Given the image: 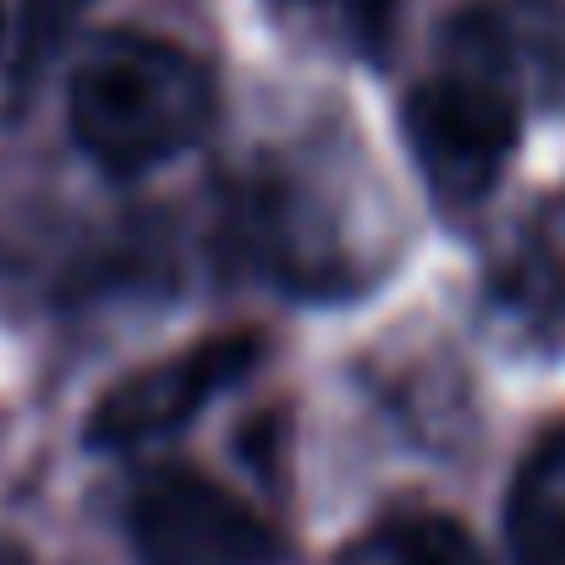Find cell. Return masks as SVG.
<instances>
[{"mask_svg":"<svg viewBox=\"0 0 565 565\" xmlns=\"http://www.w3.org/2000/svg\"><path fill=\"white\" fill-rule=\"evenodd\" d=\"M66 116L94 166L138 177L188 154L209 132L214 83L192 50L121 28L83 44L66 83Z\"/></svg>","mask_w":565,"mask_h":565,"instance_id":"6da1fadb","label":"cell"},{"mask_svg":"<svg viewBox=\"0 0 565 565\" xmlns=\"http://www.w3.org/2000/svg\"><path fill=\"white\" fill-rule=\"evenodd\" d=\"M516 6H478L450 33V66L406 110V143L423 182L450 203H478L522 138L516 105Z\"/></svg>","mask_w":565,"mask_h":565,"instance_id":"7a4b0ae2","label":"cell"},{"mask_svg":"<svg viewBox=\"0 0 565 565\" xmlns=\"http://www.w3.org/2000/svg\"><path fill=\"white\" fill-rule=\"evenodd\" d=\"M138 565H280V533L231 489L198 472H160L132 494Z\"/></svg>","mask_w":565,"mask_h":565,"instance_id":"3957f363","label":"cell"},{"mask_svg":"<svg viewBox=\"0 0 565 565\" xmlns=\"http://www.w3.org/2000/svg\"><path fill=\"white\" fill-rule=\"evenodd\" d=\"M258 363H264L258 330L209 335L166 363H149L99 395V406L88 412V445L94 450H138L149 439H166V434L188 428L220 390L247 379Z\"/></svg>","mask_w":565,"mask_h":565,"instance_id":"277c9868","label":"cell"},{"mask_svg":"<svg viewBox=\"0 0 565 565\" xmlns=\"http://www.w3.org/2000/svg\"><path fill=\"white\" fill-rule=\"evenodd\" d=\"M505 544L511 565H565V423L527 450L511 478Z\"/></svg>","mask_w":565,"mask_h":565,"instance_id":"5b68a950","label":"cell"},{"mask_svg":"<svg viewBox=\"0 0 565 565\" xmlns=\"http://www.w3.org/2000/svg\"><path fill=\"white\" fill-rule=\"evenodd\" d=\"M335 565H494L450 516H390L352 539Z\"/></svg>","mask_w":565,"mask_h":565,"instance_id":"8992f818","label":"cell"},{"mask_svg":"<svg viewBox=\"0 0 565 565\" xmlns=\"http://www.w3.org/2000/svg\"><path fill=\"white\" fill-rule=\"evenodd\" d=\"M94 0H22V22H17V77L28 83L77 28V17Z\"/></svg>","mask_w":565,"mask_h":565,"instance_id":"52a82bcc","label":"cell"},{"mask_svg":"<svg viewBox=\"0 0 565 565\" xmlns=\"http://www.w3.org/2000/svg\"><path fill=\"white\" fill-rule=\"evenodd\" d=\"M395 11H401V0H358V28H363L369 50H384V44H390Z\"/></svg>","mask_w":565,"mask_h":565,"instance_id":"ba28073f","label":"cell"},{"mask_svg":"<svg viewBox=\"0 0 565 565\" xmlns=\"http://www.w3.org/2000/svg\"><path fill=\"white\" fill-rule=\"evenodd\" d=\"M0 39H6V11H0Z\"/></svg>","mask_w":565,"mask_h":565,"instance_id":"9c48e42d","label":"cell"}]
</instances>
